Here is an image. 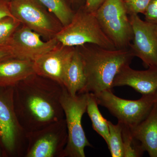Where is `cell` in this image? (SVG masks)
Returning <instances> with one entry per match:
<instances>
[{"mask_svg": "<svg viewBox=\"0 0 157 157\" xmlns=\"http://www.w3.org/2000/svg\"><path fill=\"white\" fill-rule=\"evenodd\" d=\"M105 0H86L84 8L87 11L95 12Z\"/></svg>", "mask_w": 157, "mask_h": 157, "instance_id": "obj_25", "label": "cell"}, {"mask_svg": "<svg viewBox=\"0 0 157 157\" xmlns=\"http://www.w3.org/2000/svg\"><path fill=\"white\" fill-rule=\"evenodd\" d=\"M25 157H61L68 141L65 118L27 132Z\"/></svg>", "mask_w": 157, "mask_h": 157, "instance_id": "obj_8", "label": "cell"}, {"mask_svg": "<svg viewBox=\"0 0 157 157\" xmlns=\"http://www.w3.org/2000/svg\"><path fill=\"white\" fill-rule=\"evenodd\" d=\"M12 15L31 30L48 40L54 38L63 27L56 17L38 0H11Z\"/></svg>", "mask_w": 157, "mask_h": 157, "instance_id": "obj_9", "label": "cell"}, {"mask_svg": "<svg viewBox=\"0 0 157 157\" xmlns=\"http://www.w3.org/2000/svg\"><path fill=\"white\" fill-rule=\"evenodd\" d=\"M125 86L142 95L154 94L157 90V68L137 70L132 69L130 65L124 66L115 76L112 87Z\"/></svg>", "mask_w": 157, "mask_h": 157, "instance_id": "obj_13", "label": "cell"}, {"mask_svg": "<svg viewBox=\"0 0 157 157\" xmlns=\"http://www.w3.org/2000/svg\"><path fill=\"white\" fill-rule=\"evenodd\" d=\"M133 39L129 48L146 67L157 68V24L130 15Z\"/></svg>", "mask_w": 157, "mask_h": 157, "instance_id": "obj_10", "label": "cell"}, {"mask_svg": "<svg viewBox=\"0 0 157 157\" xmlns=\"http://www.w3.org/2000/svg\"><path fill=\"white\" fill-rule=\"evenodd\" d=\"M73 2H77L78 0H71Z\"/></svg>", "mask_w": 157, "mask_h": 157, "instance_id": "obj_28", "label": "cell"}, {"mask_svg": "<svg viewBox=\"0 0 157 157\" xmlns=\"http://www.w3.org/2000/svg\"><path fill=\"white\" fill-rule=\"evenodd\" d=\"M98 105L95 95L88 93L86 112L91 121L93 129L104 139L108 146L109 139L108 121L102 116Z\"/></svg>", "mask_w": 157, "mask_h": 157, "instance_id": "obj_17", "label": "cell"}, {"mask_svg": "<svg viewBox=\"0 0 157 157\" xmlns=\"http://www.w3.org/2000/svg\"><path fill=\"white\" fill-rule=\"evenodd\" d=\"M12 15L10 9L9 2L7 0H0V19Z\"/></svg>", "mask_w": 157, "mask_h": 157, "instance_id": "obj_24", "label": "cell"}, {"mask_svg": "<svg viewBox=\"0 0 157 157\" xmlns=\"http://www.w3.org/2000/svg\"><path fill=\"white\" fill-rule=\"evenodd\" d=\"M21 24L14 17L8 16L0 19V46L9 45L13 34Z\"/></svg>", "mask_w": 157, "mask_h": 157, "instance_id": "obj_21", "label": "cell"}, {"mask_svg": "<svg viewBox=\"0 0 157 157\" xmlns=\"http://www.w3.org/2000/svg\"><path fill=\"white\" fill-rule=\"evenodd\" d=\"M123 140L124 157H140L145 152L140 141L133 135L128 126L123 124Z\"/></svg>", "mask_w": 157, "mask_h": 157, "instance_id": "obj_20", "label": "cell"}, {"mask_svg": "<svg viewBox=\"0 0 157 157\" xmlns=\"http://www.w3.org/2000/svg\"><path fill=\"white\" fill-rule=\"evenodd\" d=\"M35 73L33 62L12 58L0 61V87H14Z\"/></svg>", "mask_w": 157, "mask_h": 157, "instance_id": "obj_14", "label": "cell"}, {"mask_svg": "<svg viewBox=\"0 0 157 157\" xmlns=\"http://www.w3.org/2000/svg\"><path fill=\"white\" fill-rule=\"evenodd\" d=\"M95 13L101 28L115 48H129L133 31L124 0H105Z\"/></svg>", "mask_w": 157, "mask_h": 157, "instance_id": "obj_6", "label": "cell"}, {"mask_svg": "<svg viewBox=\"0 0 157 157\" xmlns=\"http://www.w3.org/2000/svg\"><path fill=\"white\" fill-rule=\"evenodd\" d=\"M13 87H0V146L3 156L24 157L26 132L14 109Z\"/></svg>", "mask_w": 157, "mask_h": 157, "instance_id": "obj_4", "label": "cell"}, {"mask_svg": "<svg viewBox=\"0 0 157 157\" xmlns=\"http://www.w3.org/2000/svg\"><path fill=\"white\" fill-rule=\"evenodd\" d=\"M144 14L145 21L157 24V0H151Z\"/></svg>", "mask_w": 157, "mask_h": 157, "instance_id": "obj_23", "label": "cell"}, {"mask_svg": "<svg viewBox=\"0 0 157 157\" xmlns=\"http://www.w3.org/2000/svg\"><path fill=\"white\" fill-rule=\"evenodd\" d=\"M77 46L81 54L86 77L83 93L97 94L112 90L115 76L121 69L130 65L134 57L130 48H104L90 44Z\"/></svg>", "mask_w": 157, "mask_h": 157, "instance_id": "obj_2", "label": "cell"}, {"mask_svg": "<svg viewBox=\"0 0 157 157\" xmlns=\"http://www.w3.org/2000/svg\"><path fill=\"white\" fill-rule=\"evenodd\" d=\"M98 105L107 108L118 121L129 127L136 125L146 118L157 101L155 94L142 95L137 100L119 98L112 90L95 94Z\"/></svg>", "mask_w": 157, "mask_h": 157, "instance_id": "obj_7", "label": "cell"}, {"mask_svg": "<svg viewBox=\"0 0 157 157\" xmlns=\"http://www.w3.org/2000/svg\"><path fill=\"white\" fill-rule=\"evenodd\" d=\"M14 58L9 46H0V61Z\"/></svg>", "mask_w": 157, "mask_h": 157, "instance_id": "obj_26", "label": "cell"}, {"mask_svg": "<svg viewBox=\"0 0 157 157\" xmlns=\"http://www.w3.org/2000/svg\"><path fill=\"white\" fill-rule=\"evenodd\" d=\"M51 14H53L63 27L68 25L75 13L64 0H38Z\"/></svg>", "mask_w": 157, "mask_h": 157, "instance_id": "obj_18", "label": "cell"}, {"mask_svg": "<svg viewBox=\"0 0 157 157\" xmlns=\"http://www.w3.org/2000/svg\"><path fill=\"white\" fill-rule=\"evenodd\" d=\"M151 0H126L124 2L125 6L128 14H144Z\"/></svg>", "mask_w": 157, "mask_h": 157, "instance_id": "obj_22", "label": "cell"}, {"mask_svg": "<svg viewBox=\"0 0 157 157\" xmlns=\"http://www.w3.org/2000/svg\"><path fill=\"white\" fill-rule=\"evenodd\" d=\"M86 84L84 64L77 47L65 73L63 86L71 95L84 93Z\"/></svg>", "mask_w": 157, "mask_h": 157, "instance_id": "obj_16", "label": "cell"}, {"mask_svg": "<svg viewBox=\"0 0 157 157\" xmlns=\"http://www.w3.org/2000/svg\"><path fill=\"white\" fill-rule=\"evenodd\" d=\"M88 93L71 95L64 88L61 104L64 113L68 131V141L61 157H85V148L92 147L82 125L86 112Z\"/></svg>", "mask_w": 157, "mask_h": 157, "instance_id": "obj_5", "label": "cell"}, {"mask_svg": "<svg viewBox=\"0 0 157 157\" xmlns=\"http://www.w3.org/2000/svg\"><path fill=\"white\" fill-rule=\"evenodd\" d=\"M155 96L156 98V99L157 100V90H156V91L155 92Z\"/></svg>", "mask_w": 157, "mask_h": 157, "instance_id": "obj_29", "label": "cell"}, {"mask_svg": "<svg viewBox=\"0 0 157 157\" xmlns=\"http://www.w3.org/2000/svg\"><path fill=\"white\" fill-rule=\"evenodd\" d=\"M109 139L108 147L112 157H124L123 140V124L118 121L114 124L108 121Z\"/></svg>", "mask_w": 157, "mask_h": 157, "instance_id": "obj_19", "label": "cell"}, {"mask_svg": "<svg viewBox=\"0 0 157 157\" xmlns=\"http://www.w3.org/2000/svg\"><path fill=\"white\" fill-rule=\"evenodd\" d=\"M75 50V47L60 43L33 61L35 73L63 86L66 70Z\"/></svg>", "mask_w": 157, "mask_h": 157, "instance_id": "obj_12", "label": "cell"}, {"mask_svg": "<svg viewBox=\"0 0 157 157\" xmlns=\"http://www.w3.org/2000/svg\"><path fill=\"white\" fill-rule=\"evenodd\" d=\"M129 128L150 157H157V101L146 118Z\"/></svg>", "mask_w": 157, "mask_h": 157, "instance_id": "obj_15", "label": "cell"}, {"mask_svg": "<svg viewBox=\"0 0 157 157\" xmlns=\"http://www.w3.org/2000/svg\"><path fill=\"white\" fill-rule=\"evenodd\" d=\"M41 36L25 25L20 26L8 45L14 58L34 61L60 44L55 37L45 42Z\"/></svg>", "mask_w": 157, "mask_h": 157, "instance_id": "obj_11", "label": "cell"}, {"mask_svg": "<svg viewBox=\"0 0 157 157\" xmlns=\"http://www.w3.org/2000/svg\"><path fill=\"white\" fill-rule=\"evenodd\" d=\"M64 86L34 74L13 87L14 109L26 132L64 118L61 98Z\"/></svg>", "mask_w": 157, "mask_h": 157, "instance_id": "obj_1", "label": "cell"}, {"mask_svg": "<svg viewBox=\"0 0 157 157\" xmlns=\"http://www.w3.org/2000/svg\"><path fill=\"white\" fill-rule=\"evenodd\" d=\"M55 37L66 46L77 47L89 44L109 49L116 48L101 28L95 13L84 7L74 14L71 22L63 27Z\"/></svg>", "mask_w": 157, "mask_h": 157, "instance_id": "obj_3", "label": "cell"}, {"mask_svg": "<svg viewBox=\"0 0 157 157\" xmlns=\"http://www.w3.org/2000/svg\"><path fill=\"white\" fill-rule=\"evenodd\" d=\"M124 1H126V0H124Z\"/></svg>", "mask_w": 157, "mask_h": 157, "instance_id": "obj_30", "label": "cell"}, {"mask_svg": "<svg viewBox=\"0 0 157 157\" xmlns=\"http://www.w3.org/2000/svg\"><path fill=\"white\" fill-rule=\"evenodd\" d=\"M2 156H3V151L2 150V148H1V146H0V157Z\"/></svg>", "mask_w": 157, "mask_h": 157, "instance_id": "obj_27", "label": "cell"}]
</instances>
